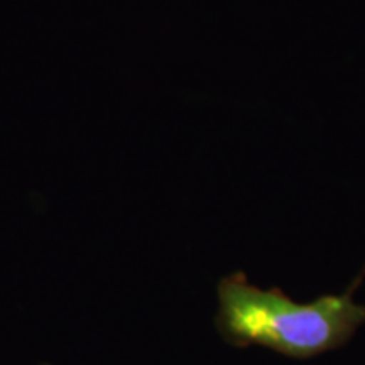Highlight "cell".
<instances>
[{"mask_svg":"<svg viewBox=\"0 0 365 365\" xmlns=\"http://www.w3.org/2000/svg\"><path fill=\"white\" fill-rule=\"evenodd\" d=\"M360 279L344 294L301 304L279 287L261 289L244 272H235L218 284L217 328L239 349L261 345L286 357H317L344 346L365 323V307L354 303Z\"/></svg>","mask_w":365,"mask_h":365,"instance_id":"1","label":"cell"}]
</instances>
